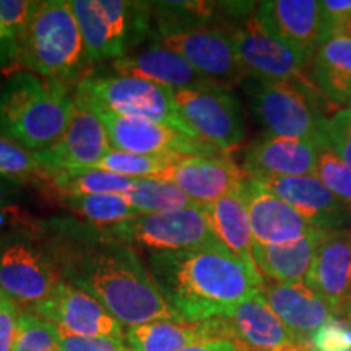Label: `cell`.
<instances>
[{
  "mask_svg": "<svg viewBox=\"0 0 351 351\" xmlns=\"http://www.w3.org/2000/svg\"><path fill=\"white\" fill-rule=\"evenodd\" d=\"M36 230L65 283L93 296L125 328L153 320L182 319L166 301L137 247L108 228L82 219L51 218Z\"/></svg>",
  "mask_w": 351,
  "mask_h": 351,
  "instance_id": "6da1fadb",
  "label": "cell"
},
{
  "mask_svg": "<svg viewBox=\"0 0 351 351\" xmlns=\"http://www.w3.org/2000/svg\"><path fill=\"white\" fill-rule=\"evenodd\" d=\"M148 269L166 301L189 322L225 317L263 288L257 267L219 241L187 251L153 252Z\"/></svg>",
  "mask_w": 351,
  "mask_h": 351,
  "instance_id": "7a4b0ae2",
  "label": "cell"
},
{
  "mask_svg": "<svg viewBox=\"0 0 351 351\" xmlns=\"http://www.w3.org/2000/svg\"><path fill=\"white\" fill-rule=\"evenodd\" d=\"M73 108L69 85L19 70L0 90V135L39 153L62 137Z\"/></svg>",
  "mask_w": 351,
  "mask_h": 351,
  "instance_id": "3957f363",
  "label": "cell"
},
{
  "mask_svg": "<svg viewBox=\"0 0 351 351\" xmlns=\"http://www.w3.org/2000/svg\"><path fill=\"white\" fill-rule=\"evenodd\" d=\"M19 65L28 72L60 83L85 78V44L70 2L47 0L19 39Z\"/></svg>",
  "mask_w": 351,
  "mask_h": 351,
  "instance_id": "277c9868",
  "label": "cell"
},
{
  "mask_svg": "<svg viewBox=\"0 0 351 351\" xmlns=\"http://www.w3.org/2000/svg\"><path fill=\"white\" fill-rule=\"evenodd\" d=\"M88 64L117 60L152 34V3L129 0H72Z\"/></svg>",
  "mask_w": 351,
  "mask_h": 351,
  "instance_id": "5b68a950",
  "label": "cell"
},
{
  "mask_svg": "<svg viewBox=\"0 0 351 351\" xmlns=\"http://www.w3.org/2000/svg\"><path fill=\"white\" fill-rule=\"evenodd\" d=\"M243 88L254 117L267 135L311 140L314 143L322 138L327 121L322 109L328 103L317 88L251 77L243 82Z\"/></svg>",
  "mask_w": 351,
  "mask_h": 351,
  "instance_id": "8992f818",
  "label": "cell"
},
{
  "mask_svg": "<svg viewBox=\"0 0 351 351\" xmlns=\"http://www.w3.org/2000/svg\"><path fill=\"white\" fill-rule=\"evenodd\" d=\"M73 95L93 109L116 116L160 122L199 138L179 116L174 104V90L143 78L85 77L77 83Z\"/></svg>",
  "mask_w": 351,
  "mask_h": 351,
  "instance_id": "52a82bcc",
  "label": "cell"
},
{
  "mask_svg": "<svg viewBox=\"0 0 351 351\" xmlns=\"http://www.w3.org/2000/svg\"><path fill=\"white\" fill-rule=\"evenodd\" d=\"M46 241L34 230H13L0 238V291L32 309L62 283Z\"/></svg>",
  "mask_w": 351,
  "mask_h": 351,
  "instance_id": "ba28073f",
  "label": "cell"
},
{
  "mask_svg": "<svg viewBox=\"0 0 351 351\" xmlns=\"http://www.w3.org/2000/svg\"><path fill=\"white\" fill-rule=\"evenodd\" d=\"M256 8L257 3L223 23L247 77L317 88L309 73V64L262 28Z\"/></svg>",
  "mask_w": 351,
  "mask_h": 351,
  "instance_id": "9c48e42d",
  "label": "cell"
},
{
  "mask_svg": "<svg viewBox=\"0 0 351 351\" xmlns=\"http://www.w3.org/2000/svg\"><path fill=\"white\" fill-rule=\"evenodd\" d=\"M150 36L219 86L243 85L249 78L223 25L181 26L155 19Z\"/></svg>",
  "mask_w": 351,
  "mask_h": 351,
  "instance_id": "30bf717a",
  "label": "cell"
},
{
  "mask_svg": "<svg viewBox=\"0 0 351 351\" xmlns=\"http://www.w3.org/2000/svg\"><path fill=\"white\" fill-rule=\"evenodd\" d=\"M108 230L124 243L147 249L150 254L187 251L218 241L205 208L199 205L168 213L138 215Z\"/></svg>",
  "mask_w": 351,
  "mask_h": 351,
  "instance_id": "8fae6325",
  "label": "cell"
},
{
  "mask_svg": "<svg viewBox=\"0 0 351 351\" xmlns=\"http://www.w3.org/2000/svg\"><path fill=\"white\" fill-rule=\"evenodd\" d=\"M174 104L197 137L217 150L230 153L244 142L243 106L228 88L174 91Z\"/></svg>",
  "mask_w": 351,
  "mask_h": 351,
  "instance_id": "7c38bea8",
  "label": "cell"
},
{
  "mask_svg": "<svg viewBox=\"0 0 351 351\" xmlns=\"http://www.w3.org/2000/svg\"><path fill=\"white\" fill-rule=\"evenodd\" d=\"M93 109V108H91ZM106 127L112 148L152 156H217L228 155L212 145L191 137L174 127L137 117H124L93 109Z\"/></svg>",
  "mask_w": 351,
  "mask_h": 351,
  "instance_id": "4fadbf2b",
  "label": "cell"
},
{
  "mask_svg": "<svg viewBox=\"0 0 351 351\" xmlns=\"http://www.w3.org/2000/svg\"><path fill=\"white\" fill-rule=\"evenodd\" d=\"M111 150L112 145L103 121L86 103L75 98V108L62 137L52 147L39 152L38 156L49 178L64 171L96 168Z\"/></svg>",
  "mask_w": 351,
  "mask_h": 351,
  "instance_id": "5bb4252c",
  "label": "cell"
},
{
  "mask_svg": "<svg viewBox=\"0 0 351 351\" xmlns=\"http://www.w3.org/2000/svg\"><path fill=\"white\" fill-rule=\"evenodd\" d=\"M26 311L49 320L70 335L125 340V327L119 320L93 296L70 283H59L46 300Z\"/></svg>",
  "mask_w": 351,
  "mask_h": 351,
  "instance_id": "9a60e30c",
  "label": "cell"
},
{
  "mask_svg": "<svg viewBox=\"0 0 351 351\" xmlns=\"http://www.w3.org/2000/svg\"><path fill=\"white\" fill-rule=\"evenodd\" d=\"M256 15L262 28L309 64L326 38V21L315 0H265Z\"/></svg>",
  "mask_w": 351,
  "mask_h": 351,
  "instance_id": "2e32d148",
  "label": "cell"
},
{
  "mask_svg": "<svg viewBox=\"0 0 351 351\" xmlns=\"http://www.w3.org/2000/svg\"><path fill=\"white\" fill-rule=\"evenodd\" d=\"M247 179L228 155L181 156L155 181H168L178 186L199 207H207L232 194Z\"/></svg>",
  "mask_w": 351,
  "mask_h": 351,
  "instance_id": "e0dca14e",
  "label": "cell"
},
{
  "mask_svg": "<svg viewBox=\"0 0 351 351\" xmlns=\"http://www.w3.org/2000/svg\"><path fill=\"white\" fill-rule=\"evenodd\" d=\"M244 197L247 204L254 244H287L322 231L309 219L278 199L254 179H245Z\"/></svg>",
  "mask_w": 351,
  "mask_h": 351,
  "instance_id": "ac0fdd59",
  "label": "cell"
},
{
  "mask_svg": "<svg viewBox=\"0 0 351 351\" xmlns=\"http://www.w3.org/2000/svg\"><path fill=\"white\" fill-rule=\"evenodd\" d=\"M218 319L225 339L234 341L239 351H275L300 343L271 311L262 291Z\"/></svg>",
  "mask_w": 351,
  "mask_h": 351,
  "instance_id": "d6986e66",
  "label": "cell"
},
{
  "mask_svg": "<svg viewBox=\"0 0 351 351\" xmlns=\"http://www.w3.org/2000/svg\"><path fill=\"white\" fill-rule=\"evenodd\" d=\"M319 150L311 140L265 137L256 140L245 150L244 173L254 181L315 176Z\"/></svg>",
  "mask_w": 351,
  "mask_h": 351,
  "instance_id": "ffe728a7",
  "label": "cell"
},
{
  "mask_svg": "<svg viewBox=\"0 0 351 351\" xmlns=\"http://www.w3.org/2000/svg\"><path fill=\"white\" fill-rule=\"evenodd\" d=\"M287 202L320 230H343L351 223V210L328 191L317 176L257 181Z\"/></svg>",
  "mask_w": 351,
  "mask_h": 351,
  "instance_id": "44dd1931",
  "label": "cell"
},
{
  "mask_svg": "<svg viewBox=\"0 0 351 351\" xmlns=\"http://www.w3.org/2000/svg\"><path fill=\"white\" fill-rule=\"evenodd\" d=\"M116 75L135 77L153 82L171 90H204L219 86L218 83L202 75L186 59L161 44L153 43L145 49L112 60Z\"/></svg>",
  "mask_w": 351,
  "mask_h": 351,
  "instance_id": "7402d4cb",
  "label": "cell"
},
{
  "mask_svg": "<svg viewBox=\"0 0 351 351\" xmlns=\"http://www.w3.org/2000/svg\"><path fill=\"white\" fill-rule=\"evenodd\" d=\"M263 296L278 315L285 327L300 343H309L311 337L327 320L340 315L328 301L309 288L304 282L298 283H265Z\"/></svg>",
  "mask_w": 351,
  "mask_h": 351,
  "instance_id": "603a6c76",
  "label": "cell"
},
{
  "mask_svg": "<svg viewBox=\"0 0 351 351\" xmlns=\"http://www.w3.org/2000/svg\"><path fill=\"white\" fill-rule=\"evenodd\" d=\"M351 282V230L328 231L320 243L304 283L345 314L346 293Z\"/></svg>",
  "mask_w": 351,
  "mask_h": 351,
  "instance_id": "cb8c5ba5",
  "label": "cell"
},
{
  "mask_svg": "<svg viewBox=\"0 0 351 351\" xmlns=\"http://www.w3.org/2000/svg\"><path fill=\"white\" fill-rule=\"evenodd\" d=\"M225 339L219 319L153 320L125 328V343L130 351H179L204 340Z\"/></svg>",
  "mask_w": 351,
  "mask_h": 351,
  "instance_id": "d4e9b609",
  "label": "cell"
},
{
  "mask_svg": "<svg viewBox=\"0 0 351 351\" xmlns=\"http://www.w3.org/2000/svg\"><path fill=\"white\" fill-rule=\"evenodd\" d=\"M314 85L332 108H351V36L324 38L311 67Z\"/></svg>",
  "mask_w": 351,
  "mask_h": 351,
  "instance_id": "484cf974",
  "label": "cell"
},
{
  "mask_svg": "<svg viewBox=\"0 0 351 351\" xmlns=\"http://www.w3.org/2000/svg\"><path fill=\"white\" fill-rule=\"evenodd\" d=\"M327 232V230H322L287 244H254L252 257L258 274L270 283L304 282L315 252Z\"/></svg>",
  "mask_w": 351,
  "mask_h": 351,
  "instance_id": "4316f807",
  "label": "cell"
},
{
  "mask_svg": "<svg viewBox=\"0 0 351 351\" xmlns=\"http://www.w3.org/2000/svg\"><path fill=\"white\" fill-rule=\"evenodd\" d=\"M204 208L213 234L219 243L249 265L256 267L252 257L254 238L244 197V184L236 192Z\"/></svg>",
  "mask_w": 351,
  "mask_h": 351,
  "instance_id": "83f0119b",
  "label": "cell"
},
{
  "mask_svg": "<svg viewBox=\"0 0 351 351\" xmlns=\"http://www.w3.org/2000/svg\"><path fill=\"white\" fill-rule=\"evenodd\" d=\"M138 181L140 179H130L98 168H90L52 174L43 182V189L46 191V197L125 194L137 186Z\"/></svg>",
  "mask_w": 351,
  "mask_h": 351,
  "instance_id": "f1b7e54d",
  "label": "cell"
},
{
  "mask_svg": "<svg viewBox=\"0 0 351 351\" xmlns=\"http://www.w3.org/2000/svg\"><path fill=\"white\" fill-rule=\"evenodd\" d=\"M46 199L57 207L73 213L88 225L98 228L117 226L142 215L130 207L121 194L49 195Z\"/></svg>",
  "mask_w": 351,
  "mask_h": 351,
  "instance_id": "f546056e",
  "label": "cell"
},
{
  "mask_svg": "<svg viewBox=\"0 0 351 351\" xmlns=\"http://www.w3.org/2000/svg\"><path fill=\"white\" fill-rule=\"evenodd\" d=\"M130 207L142 215L168 213L195 207V204L176 184L155 179H140L132 191L121 194Z\"/></svg>",
  "mask_w": 351,
  "mask_h": 351,
  "instance_id": "4dcf8cb0",
  "label": "cell"
},
{
  "mask_svg": "<svg viewBox=\"0 0 351 351\" xmlns=\"http://www.w3.org/2000/svg\"><path fill=\"white\" fill-rule=\"evenodd\" d=\"M181 158V156H179ZM178 158L137 155L112 148L96 168L130 179H158Z\"/></svg>",
  "mask_w": 351,
  "mask_h": 351,
  "instance_id": "1f68e13d",
  "label": "cell"
},
{
  "mask_svg": "<svg viewBox=\"0 0 351 351\" xmlns=\"http://www.w3.org/2000/svg\"><path fill=\"white\" fill-rule=\"evenodd\" d=\"M0 178L20 184L36 182L43 186L47 173L38 153L26 150L21 145L0 135Z\"/></svg>",
  "mask_w": 351,
  "mask_h": 351,
  "instance_id": "d6a6232c",
  "label": "cell"
},
{
  "mask_svg": "<svg viewBox=\"0 0 351 351\" xmlns=\"http://www.w3.org/2000/svg\"><path fill=\"white\" fill-rule=\"evenodd\" d=\"M13 351H62L60 330L32 311H23L19 319Z\"/></svg>",
  "mask_w": 351,
  "mask_h": 351,
  "instance_id": "836d02e7",
  "label": "cell"
},
{
  "mask_svg": "<svg viewBox=\"0 0 351 351\" xmlns=\"http://www.w3.org/2000/svg\"><path fill=\"white\" fill-rule=\"evenodd\" d=\"M319 160L315 176L351 210V168L333 153L322 138L317 142Z\"/></svg>",
  "mask_w": 351,
  "mask_h": 351,
  "instance_id": "e575fe53",
  "label": "cell"
},
{
  "mask_svg": "<svg viewBox=\"0 0 351 351\" xmlns=\"http://www.w3.org/2000/svg\"><path fill=\"white\" fill-rule=\"evenodd\" d=\"M313 351H348L351 350V314H340L327 320L311 337Z\"/></svg>",
  "mask_w": 351,
  "mask_h": 351,
  "instance_id": "d590c367",
  "label": "cell"
},
{
  "mask_svg": "<svg viewBox=\"0 0 351 351\" xmlns=\"http://www.w3.org/2000/svg\"><path fill=\"white\" fill-rule=\"evenodd\" d=\"M39 3L41 2L33 0H0V25L16 43V47L21 34L28 28L29 21L39 8Z\"/></svg>",
  "mask_w": 351,
  "mask_h": 351,
  "instance_id": "8d00e7d4",
  "label": "cell"
},
{
  "mask_svg": "<svg viewBox=\"0 0 351 351\" xmlns=\"http://www.w3.org/2000/svg\"><path fill=\"white\" fill-rule=\"evenodd\" d=\"M62 351H130L125 340L109 337H78L60 332Z\"/></svg>",
  "mask_w": 351,
  "mask_h": 351,
  "instance_id": "74e56055",
  "label": "cell"
},
{
  "mask_svg": "<svg viewBox=\"0 0 351 351\" xmlns=\"http://www.w3.org/2000/svg\"><path fill=\"white\" fill-rule=\"evenodd\" d=\"M21 313L20 304L0 291V351H13Z\"/></svg>",
  "mask_w": 351,
  "mask_h": 351,
  "instance_id": "f35d334b",
  "label": "cell"
},
{
  "mask_svg": "<svg viewBox=\"0 0 351 351\" xmlns=\"http://www.w3.org/2000/svg\"><path fill=\"white\" fill-rule=\"evenodd\" d=\"M322 140L348 168H351V130L348 127L340 124L333 117H328L324 125Z\"/></svg>",
  "mask_w": 351,
  "mask_h": 351,
  "instance_id": "ab89813d",
  "label": "cell"
},
{
  "mask_svg": "<svg viewBox=\"0 0 351 351\" xmlns=\"http://www.w3.org/2000/svg\"><path fill=\"white\" fill-rule=\"evenodd\" d=\"M326 21V36L341 33L351 23V0H326L320 2Z\"/></svg>",
  "mask_w": 351,
  "mask_h": 351,
  "instance_id": "60d3db41",
  "label": "cell"
},
{
  "mask_svg": "<svg viewBox=\"0 0 351 351\" xmlns=\"http://www.w3.org/2000/svg\"><path fill=\"white\" fill-rule=\"evenodd\" d=\"M20 182L0 178V225H3L8 217L16 212V208L13 207V202L20 195Z\"/></svg>",
  "mask_w": 351,
  "mask_h": 351,
  "instance_id": "b9f144b4",
  "label": "cell"
},
{
  "mask_svg": "<svg viewBox=\"0 0 351 351\" xmlns=\"http://www.w3.org/2000/svg\"><path fill=\"white\" fill-rule=\"evenodd\" d=\"M15 65H19V47L0 25V70L12 69Z\"/></svg>",
  "mask_w": 351,
  "mask_h": 351,
  "instance_id": "7bdbcfd3",
  "label": "cell"
},
{
  "mask_svg": "<svg viewBox=\"0 0 351 351\" xmlns=\"http://www.w3.org/2000/svg\"><path fill=\"white\" fill-rule=\"evenodd\" d=\"M179 351H239L234 341L228 339H212V340H204L199 343L189 345L186 348Z\"/></svg>",
  "mask_w": 351,
  "mask_h": 351,
  "instance_id": "ee69618b",
  "label": "cell"
},
{
  "mask_svg": "<svg viewBox=\"0 0 351 351\" xmlns=\"http://www.w3.org/2000/svg\"><path fill=\"white\" fill-rule=\"evenodd\" d=\"M332 117H333V119L339 121L340 124H343L345 127H348V129L351 130V108L340 109V111H337Z\"/></svg>",
  "mask_w": 351,
  "mask_h": 351,
  "instance_id": "f6af8a7d",
  "label": "cell"
},
{
  "mask_svg": "<svg viewBox=\"0 0 351 351\" xmlns=\"http://www.w3.org/2000/svg\"><path fill=\"white\" fill-rule=\"evenodd\" d=\"M275 351H313V348H311L309 343H296V345L287 346V348H280Z\"/></svg>",
  "mask_w": 351,
  "mask_h": 351,
  "instance_id": "bcb514c9",
  "label": "cell"
},
{
  "mask_svg": "<svg viewBox=\"0 0 351 351\" xmlns=\"http://www.w3.org/2000/svg\"><path fill=\"white\" fill-rule=\"evenodd\" d=\"M345 313H346V314H351V282H350V287H348V293H346Z\"/></svg>",
  "mask_w": 351,
  "mask_h": 351,
  "instance_id": "7dc6e473",
  "label": "cell"
},
{
  "mask_svg": "<svg viewBox=\"0 0 351 351\" xmlns=\"http://www.w3.org/2000/svg\"><path fill=\"white\" fill-rule=\"evenodd\" d=\"M348 351H351V350H348Z\"/></svg>",
  "mask_w": 351,
  "mask_h": 351,
  "instance_id": "c3c4849f",
  "label": "cell"
}]
</instances>
